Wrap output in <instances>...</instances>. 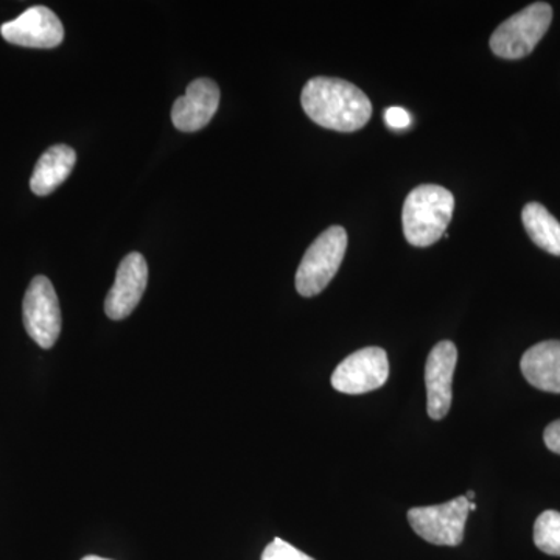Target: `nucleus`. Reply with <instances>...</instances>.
Here are the masks:
<instances>
[{
	"instance_id": "9",
	"label": "nucleus",
	"mask_w": 560,
	"mask_h": 560,
	"mask_svg": "<svg viewBox=\"0 0 560 560\" xmlns=\"http://www.w3.org/2000/svg\"><path fill=\"white\" fill-rule=\"evenodd\" d=\"M456 361H458V349L452 341L438 342L427 359V411L433 420L444 419L451 411Z\"/></svg>"
},
{
	"instance_id": "4",
	"label": "nucleus",
	"mask_w": 560,
	"mask_h": 560,
	"mask_svg": "<svg viewBox=\"0 0 560 560\" xmlns=\"http://www.w3.org/2000/svg\"><path fill=\"white\" fill-rule=\"evenodd\" d=\"M348 249L345 228L331 226L324 231L305 250L296 271V290L301 296L313 298L331 282L340 270Z\"/></svg>"
},
{
	"instance_id": "11",
	"label": "nucleus",
	"mask_w": 560,
	"mask_h": 560,
	"mask_svg": "<svg viewBox=\"0 0 560 560\" xmlns=\"http://www.w3.org/2000/svg\"><path fill=\"white\" fill-rule=\"evenodd\" d=\"M220 105V88L215 81H191L186 94L173 103L172 121L179 131L201 130L215 116Z\"/></svg>"
},
{
	"instance_id": "13",
	"label": "nucleus",
	"mask_w": 560,
	"mask_h": 560,
	"mask_svg": "<svg viewBox=\"0 0 560 560\" xmlns=\"http://www.w3.org/2000/svg\"><path fill=\"white\" fill-rule=\"evenodd\" d=\"M75 150L68 145L50 147L39 158L31 179V189L38 197H47L51 191L58 189L69 178L75 167Z\"/></svg>"
},
{
	"instance_id": "19",
	"label": "nucleus",
	"mask_w": 560,
	"mask_h": 560,
	"mask_svg": "<svg viewBox=\"0 0 560 560\" xmlns=\"http://www.w3.org/2000/svg\"><path fill=\"white\" fill-rule=\"evenodd\" d=\"M81 560H110V559L98 558V556H86V558H83Z\"/></svg>"
},
{
	"instance_id": "18",
	"label": "nucleus",
	"mask_w": 560,
	"mask_h": 560,
	"mask_svg": "<svg viewBox=\"0 0 560 560\" xmlns=\"http://www.w3.org/2000/svg\"><path fill=\"white\" fill-rule=\"evenodd\" d=\"M544 441L545 445H547L552 453L560 455V419L555 420V422H551L550 425L545 429Z\"/></svg>"
},
{
	"instance_id": "16",
	"label": "nucleus",
	"mask_w": 560,
	"mask_h": 560,
	"mask_svg": "<svg viewBox=\"0 0 560 560\" xmlns=\"http://www.w3.org/2000/svg\"><path fill=\"white\" fill-rule=\"evenodd\" d=\"M261 560H315L311 556L304 555V552L296 550L291 547L285 540L275 539L265 548Z\"/></svg>"
},
{
	"instance_id": "8",
	"label": "nucleus",
	"mask_w": 560,
	"mask_h": 560,
	"mask_svg": "<svg viewBox=\"0 0 560 560\" xmlns=\"http://www.w3.org/2000/svg\"><path fill=\"white\" fill-rule=\"evenodd\" d=\"M0 35L7 43L28 49H54L65 39V27L57 14L43 5L31 7L16 20L5 22Z\"/></svg>"
},
{
	"instance_id": "7",
	"label": "nucleus",
	"mask_w": 560,
	"mask_h": 560,
	"mask_svg": "<svg viewBox=\"0 0 560 560\" xmlns=\"http://www.w3.org/2000/svg\"><path fill=\"white\" fill-rule=\"evenodd\" d=\"M389 377V361L382 348H364L350 353L331 374V386L342 394H366L382 388Z\"/></svg>"
},
{
	"instance_id": "14",
	"label": "nucleus",
	"mask_w": 560,
	"mask_h": 560,
	"mask_svg": "<svg viewBox=\"0 0 560 560\" xmlns=\"http://www.w3.org/2000/svg\"><path fill=\"white\" fill-rule=\"evenodd\" d=\"M523 226L539 248L560 257V223L540 202H528L522 212Z\"/></svg>"
},
{
	"instance_id": "2",
	"label": "nucleus",
	"mask_w": 560,
	"mask_h": 560,
	"mask_svg": "<svg viewBox=\"0 0 560 560\" xmlns=\"http://www.w3.org/2000/svg\"><path fill=\"white\" fill-rule=\"evenodd\" d=\"M455 198L452 191L436 184H423L408 194L401 223L408 243L427 248L444 237L451 224Z\"/></svg>"
},
{
	"instance_id": "15",
	"label": "nucleus",
	"mask_w": 560,
	"mask_h": 560,
	"mask_svg": "<svg viewBox=\"0 0 560 560\" xmlns=\"http://www.w3.org/2000/svg\"><path fill=\"white\" fill-rule=\"evenodd\" d=\"M534 544L545 555L560 558V512H541L534 525Z\"/></svg>"
},
{
	"instance_id": "10",
	"label": "nucleus",
	"mask_w": 560,
	"mask_h": 560,
	"mask_svg": "<svg viewBox=\"0 0 560 560\" xmlns=\"http://www.w3.org/2000/svg\"><path fill=\"white\" fill-rule=\"evenodd\" d=\"M149 283V265L142 254L131 253L120 261L116 280L105 301L108 318H128L138 307Z\"/></svg>"
},
{
	"instance_id": "1",
	"label": "nucleus",
	"mask_w": 560,
	"mask_h": 560,
	"mask_svg": "<svg viewBox=\"0 0 560 560\" xmlns=\"http://www.w3.org/2000/svg\"><path fill=\"white\" fill-rule=\"evenodd\" d=\"M302 108L319 127L340 132L359 131L370 121V97L355 84L341 79L316 77L301 95Z\"/></svg>"
},
{
	"instance_id": "6",
	"label": "nucleus",
	"mask_w": 560,
	"mask_h": 560,
	"mask_svg": "<svg viewBox=\"0 0 560 560\" xmlns=\"http://www.w3.org/2000/svg\"><path fill=\"white\" fill-rule=\"evenodd\" d=\"M24 326L33 341L51 349L61 334V308L57 291L46 276H36L28 285L22 304Z\"/></svg>"
},
{
	"instance_id": "5",
	"label": "nucleus",
	"mask_w": 560,
	"mask_h": 560,
	"mask_svg": "<svg viewBox=\"0 0 560 560\" xmlns=\"http://www.w3.org/2000/svg\"><path fill=\"white\" fill-rule=\"evenodd\" d=\"M469 504L470 501L463 495L436 506L412 508L408 511V522L415 533L429 544L458 547L464 540Z\"/></svg>"
},
{
	"instance_id": "20",
	"label": "nucleus",
	"mask_w": 560,
	"mask_h": 560,
	"mask_svg": "<svg viewBox=\"0 0 560 560\" xmlns=\"http://www.w3.org/2000/svg\"><path fill=\"white\" fill-rule=\"evenodd\" d=\"M475 495H477V493H475L474 490H469V492H467L466 499L469 501L475 500Z\"/></svg>"
},
{
	"instance_id": "17",
	"label": "nucleus",
	"mask_w": 560,
	"mask_h": 560,
	"mask_svg": "<svg viewBox=\"0 0 560 560\" xmlns=\"http://www.w3.org/2000/svg\"><path fill=\"white\" fill-rule=\"evenodd\" d=\"M385 121L393 130H407L410 127L412 117L407 109L400 106H390L385 110Z\"/></svg>"
},
{
	"instance_id": "21",
	"label": "nucleus",
	"mask_w": 560,
	"mask_h": 560,
	"mask_svg": "<svg viewBox=\"0 0 560 560\" xmlns=\"http://www.w3.org/2000/svg\"><path fill=\"white\" fill-rule=\"evenodd\" d=\"M469 511H477V504H475L474 501H470Z\"/></svg>"
},
{
	"instance_id": "3",
	"label": "nucleus",
	"mask_w": 560,
	"mask_h": 560,
	"mask_svg": "<svg viewBox=\"0 0 560 560\" xmlns=\"http://www.w3.org/2000/svg\"><path fill=\"white\" fill-rule=\"evenodd\" d=\"M551 21L550 3H530L492 33L490 49L504 60H521L528 57L550 28Z\"/></svg>"
},
{
	"instance_id": "12",
	"label": "nucleus",
	"mask_w": 560,
	"mask_h": 560,
	"mask_svg": "<svg viewBox=\"0 0 560 560\" xmlns=\"http://www.w3.org/2000/svg\"><path fill=\"white\" fill-rule=\"evenodd\" d=\"M521 368L534 388L560 394V341H541L533 346L523 353Z\"/></svg>"
}]
</instances>
